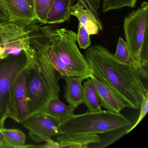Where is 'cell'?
Instances as JSON below:
<instances>
[{"instance_id":"27","label":"cell","mask_w":148,"mask_h":148,"mask_svg":"<svg viewBox=\"0 0 148 148\" xmlns=\"http://www.w3.org/2000/svg\"><path fill=\"white\" fill-rule=\"evenodd\" d=\"M0 148H6L4 136L1 132V130H0Z\"/></svg>"},{"instance_id":"10","label":"cell","mask_w":148,"mask_h":148,"mask_svg":"<svg viewBox=\"0 0 148 148\" xmlns=\"http://www.w3.org/2000/svg\"><path fill=\"white\" fill-rule=\"evenodd\" d=\"M30 41L33 47L45 57L60 75L61 79L66 76H81L69 67L56 54L52 46L40 36L32 35L30 32Z\"/></svg>"},{"instance_id":"21","label":"cell","mask_w":148,"mask_h":148,"mask_svg":"<svg viewBox=\"0 0 148 148\" xmlns=\"http://www.w3.org/2000/svg\"><path fill=\"white\" fill-rule=\"evenodd\" d=\"M113 56L120 63L127 65H133L132 58L127 44L121 37L119 38L116 51Z\"/></svg>"},{"instance_id":"20","label":"cell","mask_w":148,"mask_h":148,"mask_svg":"<svg viewBox=\"0 0 148 148\" xmlns=\"http://www.w3.org/2000/svg\"><path fill=\"white\" fill-rule=\"evenodd\" d=\"M137 0H103L102 11L103 13L114 10H119L123 8H134Z\"/></svg>"},{"instance_id":"6","label":"cell","mask_w":148,"mask_h":148,"mask_svg":"<svg viewBox=\"0 0 148 148\" xmlns=\"http://www.w3.org/2000/svg\"><path fill=\"white\" fill-rule=\"evenodd\" d=\"M26 57L23 51L0 60V130L5 128L8 118V106L13 86L19 74L26 67Z\"/></svg>"},{"instance_id":"4","label":"cell","mask_w":148,"mask_h":148,"mask_svg":"<svg viewBox=\"0 0 148 148\" xmlns=\"http://www.w3.org/2000/svg\"><path fill=\"white\" fill-rule=\"evenodd\" d=\"M132 122L120 113L108 110L74 115L60 123L59 135L101 134L131 125Z\"/></svg>"},{"instance_id":"23","label":"cell","mask_w":148,"mask_h":148,"mask_svg":"<svg viewBox=\"0 0 148 148\" xmlns=\"http://www.w3.org/2000/svg\"><path fill=\"white\" fill-rule=\"evenodd\" d=\"M34 5L37 21L46 24L47 17L50 9L48 0H34Z\"/></svg>"},{"instance_id":"8","label":"cell","mask_w":148,"mask_h":148,"mask_svg":"<svg viewBox=\"0 0 148 148\" xmlns=\"http://www.w3.org/2000/svg\"><path fill=\"white\" fill-rule=\"evenodd\" d=\"M26 67L15 80L10 93L8 106V118L21 124L32 115L27 95Z\"/></svg>"},{"instance_id":"7","label":"cell","mask_w":148,"mask_h":148,"mask_svg":"<svg viewBox=\"0 0 148 148\" xmlns=\"http://www.w3.org/2000/svg\"><path fill=\"white\" fill-rule=\"evenodd\" d=\"M61 122L58 119L45 112L31 115L21 124L29 131V136L36 143L45 142L53 136H59V127Z\"/></svg>"},{"instance_id":"17","label":"cell","mask_w":148,"mask_h":148,"mask_svg":"<svg viewBox=\"0 0 148 148\" xmlns=\"http://www.w3.org/2000/svg\"><path fill=\"white\" fill-rule=\"evenodd\" d=\"M75 109L60 101L59 97H53L50 99L42 112H45L58 119L61 123L73 115Z\"/></svg>"},{"instance_id":"3","label":"cell","mask_w":148,"mask_h":148,"mask_svg":"<svg viewBox=\"0 0 148 148\" xmlns=\"http://www.w3.org/2000/svg\"><path fill=\"white\" fill-rule=\"evenodd\" d=\"M123 30L133 65L141 79H148V3L143 2L139 8L125 18Z\"/></svg>"},{"instance_id":"25","label":"cell","mask_w":148,"mask_h":148,"mask_svg":"<svg viewBox=\"0 0 148 148\" xmlns=\"http://www.w3.org/2000/svg\"><path fill=\"white\" fill-rule=\"evenodd\" d=\"M140 109V114H139L138 119H137L136 122L135 124H134L133 126H132L129 129H125L126 134L133 130L141 122L143 119L145 117L147 114L148 111V96H146L144 99L143 102H142Z\"/></svg>"},{"instance_id":"5","label":"cell","mask_w":148,"mask_h":148,"mask_svg":"<svg viewBox=\"0 0 148 148\" xmlns=\"http://www.w3.org/2000/svg\"><path fill=\"white\" fill-rule=\"evenodd\" d=\"M40 30L56 54L69 67L81 76L87 78L92 76L85 58L77 45L76 33L66 28L55 29L51 26H45Z\"/></svg>"},{"instance_id":"1","label":"cell","mask_w":148,"mask_h":148,"mask_svg":"<svg viewBox=\"0 0 148 148\" xmlns=\"http://www.w3.org/2000/svg\"><path fill=\"white\" fill-rule=\"evenodd\" d=\"M84 54L93 77L116 93L130 108L140 109L148 92L133 64L119 62L101 45L91 47Z\"/></svg>"},{"instance_id":"18","label":"cell","mask_w":148,"mask_h":148,"mask_svg":"<svg viewBox=\"0 0 148 148\" xmlns=\"http://www.w3.org/2000/svg\"><path fill=\"white\" fill-rule=\"evenodd\" d=\"M83 85L84 90V103L87 106V112H94L100 111L98 94L96 86L91 78L86 79Z\"/></svg>"},{"instance_id":"28","label":"cell","mask_w":148,"mask_h":148,"mask_svg":"<svg viewBox=\"0 0 148 148\" xmlns=\"http://www.w3.org/2000/svg\"><path fill=\"white\" fill-rule=\"evenodd\" d=\"M55 1V0H48V3H49V6H50V8H51V6L53 4V2Z\"/></svg>"},{"instance_id":"22","label":"cell","mask_w":148,"mask_h":148,"mask_svg":"<svg viewBox=\"0 0 148 148\" xmlns=\"http://www.w3.org/2000/svg\"><path fill=\"white\" fill-rule=\"evenodd\" d=\"M77 3L83 5L86 9L90 11L95 16L97 20L99 30L102 31L103 29V24L100 19L99 12L100 0H77Z\"/></svg>"},{"instance_id":"26","label":"cell","mask_w":148,"mask_h":148,"mask_svg":"<svg viewBox=\"0 0 148 148\" xmlns=\"http://www.w3.org/2000/svg\"><path fill=\"white\" fill-rule=\"evenodd\" d=\"M9 22V17L0 2V23Z\"/></svg>"},{"instance_id":"14","label":"cell","mask_w":148,"mask_h":148,"mask_svg":"<svg viewBox=\"0 0 148 148\" xmlns=\"http://www.w3.org/2000/svg\"><path fill=\"white\" fill-rule=\"evenodd\" d=\"M88 78L82 76H66L64 97L69 105L76 109L84 103V90L82 82Z\"/></svg>"},{"instance_id":"16","label":"cell","mask_w":148,"mask_h":148,"mask_svg":"<svg viewBox=\"0 0 148 148\" xmlns=\"http://www.w3.org/2000/svg\"><path fill=\"white\" fill-rule=\"evenodd\" d=\"M83 5L77 2L70 9L71 15L77 18L80 23L90 35H96L99 32V28L95 16L87 9H84Z\"/></svg>"},{"instance_id":"19","label":"cell","mask_w":148,"mask_h":148,"mask_svg":"<svg viewBox=\"0 0 148 148\" xmlns=\"http://www.w3.org/2000/svg\"><path fill=\"white\" fill-rule=\"evenodd\" d=\"M4 136L6 148H34V145L26 144V135L16 129H4L1 130Z\"/></svg>"},{"instance_id":"29","label":"cell","mask_w":148,"mask_h":148,"mask_svg":"<svg viewBox=\"0 0 148 148\" xmlns=\"http://www.w3.org/2000/svg\"><path fill=\"white\" fill-rule=\"evenodd\" d=\"M0 24H1V23H0Z\"/></svg>"},{"instance_id":"12","label":"cell","mask_w":148,"mask_h":148,"mask_svg":"<svg viewBox=\"0 0 148 148\" xmlns=\"http://www.w3.org/2000/svg\"><path fill=\"white\" fill-rule=\"evenodd\" d=\"M90 78L97 89L100 106L109 111L116 113H120L124 108H130L129 105L107 86L92 75Z\"/></svg>"},{"instance_id":"15","label":"cell","mask_w":148,"mask_h":148,"mask_svg":"<svg viewBox=\"0 0 148 148\" xmlns=\"http://www.w3.org/2000/svg\"><path fill=\"white\" fill-rule=\"evenodd\" d=\"M75 0H55L47 17L46 24H60L68 21L72 16L70 11Z\"/></svg>"},{"instance_id":"13","label":"cell","mask_w":148,"mask_h":148,"mask_svg":"<svg viewBox=\"0 0 148 148\" xmlns=\"http://www.w3.org/2000/svg\"><path fill=\"white\" fill-rule=\"evenodd\" d=\"M26 37V31L21 26L10 22L0 24V44L5 45V52L16 48Z\"/></svg>"},{"instance_id":"9","label":"cell","mask_w":148,"mask_h":148,"mask_svg":"<svg viewBox=\"0 0 148 148\" xmlns=\"http://www.w3.org/2000/svg\"><path fill=\"white\" fill-rule=\"evenodd\" d=\"M9 22L23 26L37 21L34 0H0Z\"/></svg>"},{"instance_id":"11","label":"cell","mask_w":148,"mask_h":148,"mask_svg":"<svg viewBox=\"0 0 148 148\" xmlns=\"http://www.w3.org/2000/svg\"><path fill=\"white\" fill-rule=\"evenodd\" d=\"M59 136L57 138V142L49 138L45 142V145H34V148H87L90 145L99 143L101 141L100 137L97 134Z\"/></svg>"},{"instance_id":"24","label":"cell","mask_w":148,"mask_h":148,"mask_svg":"<svg viewBox=\"0 0 148 148\" xmlns=\"http://www.w3.org/2000/svg\"><path fill=\"white\" fill-rule=\"evenodd\" d=\"M77 41L80 49H87L90 46V35L84 26L80 23L78 27V33L77 34Z\"/></svg>"},{"instance_id":"2","label":"cell","mask_w":148,"mask_h":148,"mask_svg":"<svg viewBox=\"0 0 148 148\" xmlns=\"http://www.w3.org/2000/svg\"><path fill=\"white\" fill-rule=\"evenodd\" d=\"M25 52L27 103L33 115L42 112L51 98L59 97L58 81L61 78L47 60L33 47Z\"/></svg>"}]
</instances>
